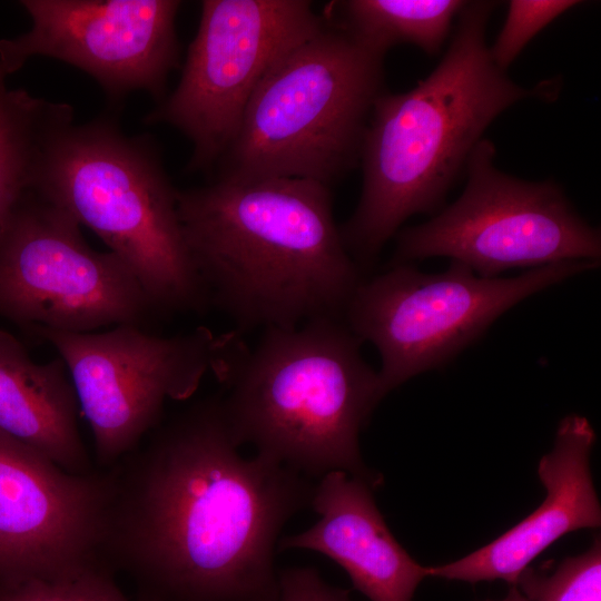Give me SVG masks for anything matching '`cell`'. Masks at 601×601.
<instances>
[{"instance_id":"1","label":"cell","mask_w":601,"mask_h":601,"mask_svg":"<svg viewBox=\"0 0 601 601\" xmlns=\"http://www.w3.org/2000/svg\"><path fill=\"white\" fill-rule=\"evenodd\" d=\"M238 449L218 395L106 469L100 556L134 579L139 600L278 601V538L315 485Z\"/></svg>"},{"instance_id":"2","label":"cell","mask_w":601,"mask_h":601,"mask_svg":"<svg viewBox=\"0 0 601 601\" xmlns=\"http://www.w3.org/2000/svg\"><path fill=\"white\" fill-rule=\"evenodd\" d=\"M177 206L208 304L242 329L343 318L364 279L322 183L218 175Z\"/></svg>"},{"instance_id":"3","label":"cell","mask_w":601,"mask_h":601,"mask_svg":"<svg viewBox=\"0 0 601 601\" xmlns=\"http://www.w3.org/2000/svg\"><path fill=\"white\" fill-rule=\"evenodd\" d=\"M496 1H466L435 69L408 91L382 92L364 134L362 193L339 227L359 265L371 264L412 215L432 213L466 167L490 124L529 98L551 99L555 85L515 83L491 59L485 33Z\"/></svg>"},{"instance_id":"4","label":"cell","mask_w":601,"mask_h":601,"mask_svg":"<svg viewBox=\"0 0 601 601\" xmlns=\"http://www.w3.org/2000/svg\"><path fill=\"white\" fill-rule=\"evenodd\" d=\"M362 341L343 318L273 327L254 347L221 334L211 371L236 442L307 477L343 471L373 487L381 474L364 463L359 432L383 398Z\"/></svg>"},{"instance_id":"5","label":"cell","mask_w":601,"mask_h":601,"mask_svg":"<svg viewBox=\"0 0 601 601\" xmlns=\"http://www.w3.org/2000/svg\"><path fill=\"white\" fill-rule=\"evenodd\" d=\"M35 191L91 229L134 272L156 314L209 306L156 146L111 118L71 124L51 142Z\"/></svg>"},{"instance_id":"6","label":"cell","mask_w":601,"mask_h":601,"mask_svg":"<svg viewBox=\"0 0 601 601\" xmlns=\"http://www.w3.org/2000/svg\"><path fill=\"white\" fill-rule=\"evenodd\" d=\"M385 53L325 26L287 51L253 92L219 175L329 186L359 164Z\"/></svg>"},{"instance_id":"7","label":"cell","mask_w":601,"mask_h":601,"mask_svg":"<svg viewBox=\"0 0 601 601\" xmlns=\"http://www.w3.org/2000/svg\"><path fill=\"white\" fill-rule=\"evenodd\" d=\"M598 264L564 260L511 278H483L455 260L436 274L394 264L361 282L343 319L356 337L377 348L384 397L413 376L450 362L515 304Z\"/></svg>"},{"instance_id":"8","label":"cell","mask_w":601,"mask_h":601,"mask_svg":"<svg viewBox=\"0 0 601 601\" xmlns=\"http://www.w3.org/2000/svg\"><path fill=\"white\" fill-rule=\"evenodd\" d=\"M481 139L466 162L462 195L431 220L397 231L394 264L444 256L477 276L564 260L599 263L600 230L589 225L552 180L526 181L494 165Z\"/></svg>"},{"instance_id":"9","label":"cell","mask_w":601,"mask_h":601,"mask_svg":"<svg viewBox=\"0 0 601 601\" xmlns=\"http://www.w3.org/2000/svg\"><path fill=\"white\" fill-rule=\"evenodd\" d=\"M156 312L131 268L97 252L80 225L35 190L0 234V318L38 329L146 326Z\"/></svg>"},{"instance_id":"10","label":"cell","mask_w":601,"mask_h":601,"mask_svg":"<svg viewBox=\"0 0 601 601\" xmlns=\"http://www.w3.org/2000/svg\"><path fill=\"white\" fill-rule=\"evenodd\" d=\"M325 23L306 0H204L179 82L145 122L179 130L193 145L187 169H209L267 71Z\"/></svg>"},{"instance_id":"11","label":"cell","mask_w":601,"mask_h":601,"mask_svg":"<svg viewBox=\"0 0 601 601\" xmlns=\"http://www.w3.org/2000/svg\"><path fill=\"white\" fill-rule=\"evenodd\" d=\"M70 374L100 467L109 469L158 426L167 400H186L211 371L221 335L206 327L160 336L131 324L105 332L38 329Z\"/></svg>"},{"instance_id":"12","label":"cell","mask_w":601,"mask_h":601,"mask_svg":"<svg viewBox=\"0 0 601 601\" xmlns=\"http://www.w3.org/2000/svg\"><path fill=\"white\" fill-rule=\"evenodd\" d=\"M31 28L0 40L8 76L37 56L91 76L118 101L144 90L160 98L179 62L178 0H22Z\"/></svg>"},{"instance_id":"13","label":"cell","mask_w":601,"mask_h":601,"mask_svg":"<svg viewBox=\"0 0 601 601\" xmlns=\"http://www.w3.org/2000/svg\"><path fill=\"white\" fill-rule=\"evenodd\" d=\"M108 471L72 473L0 431V584L104 562Z\"/></svg>"},{"instance_id":"14","label":"cell","mask_w":601,"mask_h":601,"mask_svg":"<svg viewBox=\"0 0 601 601\" xmlns=\"http://www.w3.org/2000/svg\"><path fill=\"white\" fill-rule=\"evenodd\" d=\"M595 432L578 414L563 417L553 449L541 457L538 475L546 496L539 508L501 536L456 561L427 566V575L470 583L503 580L516 585L532 560L558 539L599 528L600 502L590 471Z\"/></svg>"},{"instance_id":"15","label":"cell","mask_w":601,"mask_h":601,"mask_svg":"<svg viewBox=\"0 0 601 601\" xmlns=\"http://www.w3.org/2000/svg\"><path fill=\"white\" fill-rule=\"evenodd\" d=\"M366 481L343 471L324 474L311 505L319 520L306 531L282 538L280 550L306 549L339 564L354 589L371 601H412L427 566L396 541Z\"/></svg>"},{"instance_id":"16","label":"cell","mask_w":601,"mask_h":601,"mask_svg":"<svg viewBox=\"0 0 601 601\" xmlns=\"http://www.w3.org/2000/svg\"><path fill=\"white\" fill-rule=\"evenodd\" d=\"M77 394L61 357L37 363L0 328V431L72 473L93 471L82 442Z\"/></svg>"},{"instance_id":"17","label":"cell","mask_w":601,"mask_h":601,"mask_svg":"<svg viewBox=\"0 0 601 601\" xmlns=\"http://www.w3.org/2000/svg\"><path fill=\"white\" fill-rule=\"evenodd\" d=\"M73 124V109L22 88L9 89L0 77V234L35 190L53 139Z\"/></svg>"},{"instance_id":"18","label":"cell","mask_w":601,"mask_h":601,"mask_svg":"<svg viewBox=\"0 0 601 601\" xmlns=\"http://www.w3.org/2000/svg\"><path fill=\"white\" fill-rule=\"evenodd\" d=\"M466 1L461 0H348L336 2L342 28L370 47L386 53L398 43H411L436 55L453 20Z\"/></svg>"},{"instance_id":"19","label":"cell","mask_w":601,"mask_h":601,"mask_svg":"<svg viewBox=\"0 0 601 601\" xmlns=\"http://www.w3.org/2000/svg\"><path fill=\"white\" fill-rule=\"evenodd\" d=\"M516 587L529 601H601L600 538L580 555L564 559L551 573L528 566Z\"/></svg>"},{"instance_id":"20","label":"cell","mask_w":601,"mask_h":601,"mask_svg":"<svg viewBox=\"0 0 601 601\" xmlns=\"http://www.w3.org/2000/svg\"><path fill=\"white\" fill-rule=\"evenodd\" d=\"M111 573L98 562L52 579L0 584V601H130Z\"/></svg>"},{"instance_id":"21","label":"cell","mask_w":601,"mask_h":601,"mask_svg":"<svg viewBox=\"0 0 601 601\" xmlns=\"http://www.w3.org/2000/svg\"><path fill=\"white\" fill-rule=\"evenodd\" d=\"M582 3L577 0H511L503 27L489 47L491 59L506 71L525 46L543 28L565 11Z\"/></svg>"},{"instance_id":"22","label":"cell","mask_w":601,"mask_h":601,"mask_svg":"<svg viewBox=\"0 0 601 601\" xmlns=\"http://www.w3.org/2000/svg\"><path fill=\"white\" fill-rule=\"evenodd\" d=\"M278 590V601H351L347 590L327 584L311 566L279 571Z\"/></svg>"},{"instance_id":"23","label":"cell","mask_w":601,"mask_h":601,"mask_svg":"<svg viewBox=\"0 0 601 601\" xmlns=\"http://www.w3.org/2000/svg\"><path fill=\"white\" fill-rule=\"evenodd\" d=\"M492 601V600H487ZM500 601H529L516 585H511L506 597Z\"/></svg>"},{"instance_id":"24","label":"cell","mask_w":601,"mask_h":601,"mask_svg":"<svg viewBox=\"0 0 601 601\" xmlns=\"http://www.w3.org/2000/svg\"><path fill=\"white\" fill-rule=\"evenodd\" d=\"M0 77H7V76L2 72L1 69H0Z\"/></svg>"}]
</instances>
